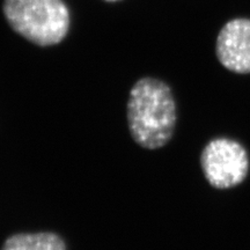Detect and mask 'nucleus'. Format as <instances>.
Returning <instances> with one entry per match:
<instances>
[{
	"mask_svg": "<svg viewBox=\"0 0 250 250\" xmlns=\"http://www.w3.org/2000/svg\"><path fill=\"white\" fill-rule=\"evenodd\" d=\"M176 102L170 87L154 78L134 83L127 102V124L134 142L156 149L169 143L176 126Z\"/></svg>",
	"mask_w": 250,
	"mask_h": 250,
	"instance_id": "f257e3e1",
	"label": "nucleus"
},
{
	"mask_svg": "<svg viewBox=\"0 0 250 250\" xmlns=\"http://www.w3.org/2000/svg\"><path fill=\"white\" fill-rule=\"evenodd\" d=\"M2 11L13 30L41 46L62 42L70 28L62 0H4Z\"/></svg>",
	"mask_w": 250,
	"mask_h": 250,
	"instance_id": "f03ea898",
	"label": "nucleus"
},
{
	"mask_svg": "<svg viewBox=\"0 0 250 250\" xmlns=\"http://www.w3.org/2000/svg\"><path fill=\"white\" fill-rule=\"evenodd\" d=\"M201 166L211 187L227 190L245 182L250 170V158L240 142L228 137H218L203 148Z\"/></svg>",
	"mask_w": 250,
	"mask_h": 250,
	"instance_id": "7ed1b4c3",
	"label": "nucleus"
},
{
	"mask_svg": "<svg viewBox=\"0 0 250 250\" xmlns=\"http://www.w3.org/2000/svg\"><path fill=\"white\" fill-rule=\"evenodd\" d=\"M215 52L225 68L239 74L250 73V19L228 21L219 33Z\"/></svg>",
	"mask_w": 250,
	"mask_h": 250,
	"instance_id": "20e7f679",
	"label": "nucleus"
},
{
	"mask_svg": "<svg viewBox=\"0 0 250 250\" xmlns=\"http://www.w3.org/2000/svg\"><path fill=\"white\" fill-rule=\"evenodd\" d=\"M1 250H66V245L55 233H21L9 236Z\"/></svg>",
	"mask_w": 250,
	"mask_h": 250,
	"instance_id": "39448f33",
	"label": "nucleus"
},
{
	"mask_svg": "<svg viewBox=\"0 0 250 250\" xmlns=\"http://www.w3.org/2000/svg\"><path fill=\"white\" fill-rule=\"evenodd\" d=\"M105 1H110V2H112V1H118V0H105Z\"/></svg>",
	"mask_w": 250,
	"mask_h": 250,
	"instance_id": "423d86ee",
	"label": "nucleus"
}]
</instances>
